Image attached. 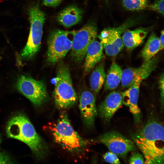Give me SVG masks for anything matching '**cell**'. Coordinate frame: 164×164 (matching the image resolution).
<instances>
[{
	"label": "cell",
	"mask_w": 164,
	"mask_h": 164,
	"mask_svg": "<svg viewBox=\"0 0 164 164\" xmlns=\"http://www.w3.org/2000/svg\"><path fill=\"white\" fill-rule=\"evenodd\" d=\"M164 127L155 120H150L132 136L142 152L145 164H164Z\"/></svg>",
	"instance_id": "obj_1"
},
{
	"label": "cell",
	"mask_w": 164,
	"mask_h": 164,
	"mask_svg": "<svg viewBox=\"0 0 164 164\" xmlns=\"http://www.w3.org/2000/svg\"><path fill=\"white\" fill-rule=\"evenodd\" d=\"M6 130L8 137L25 143L37 158H42L47 153L48 149L46 143L23 113H18L12 116L7 123Z\"/></svg>",
	"instance_id": "obj_2"
},
{
	"label": "cell",
	"mask_w": 164,
	"mask_h": 164,
	"mask_svg": "<svg viewBox=\"0 0 164 164\" xmlns=\"http://www.w3.org/2000/svg\"><path fill=\"white\" fill-rule=\"evenodd\" d=\"M51 131L55 142L69 152L80 153L86 148V142L74 129L65 111L61 113Z\"/></svg>",
	"instance_id": "obj_3"
},
{
	"label": "cell",
	"mask_w": 164,
	"mask_h": 164,
	"mask_svg": "<svg viewBox=\"0 0 164 164\" xmlns=\"http://www.w3.org/2000/svg\"><path fill=\"white\" fill-rule=\"evenodd\" d=\"M30 28L27 43L19 54L21 60L32 59L39 50L45 19L44 13L40 9L38 3L31 6L29 9Z\"/></svg>",
	"instance_id": "obj_4"
},
{
	"label": "cell",
	"mask_w": 164,
	"mask_h": 164,
	"mask_svg": "<svg viewBox=\"0 0 164 164\" xmlns=\"http://www.w3.org/2000/svg\"><path fill=\"white\" fill-rule=\"evenodd\" d=\"M56 79L53 97L56 106L60 109L72 107L77 102V97L67 66L62 65L59 67Z\"/></svg>",
	"instance_id": "obj_5"
},
{
	"label": "cell",
	"mask_w": 164,
	"mask_h": 164,
	"mask_svg": "<svg viewBox=\"0 0 164 164\" xmlns=\"http://www.w3.org/2000/svg\"><path fill=\"white\" fill-rule=\"evenodd\" d=\"M75 32L57 29L51 32L47 39L48 63L54 64L65 57L71 49Z\"/></svg>",
	"instance_id": "obj_6"
},
{
	"label": "cell",
	"mask_w": 164,
	"mask_h": 164,
	"mask_svg": "<svg viewBox=\"0 0 164 164\" xmlns=\"http://www.w3.org/2000/svg\"><path fill=\"white\" fill-rule=\"evenodd\" d=\"M18 91L35 106H39L47 101L48 97L45 84L32 77L22 75L16 83Z\"/></svg>",
	"instance_id": "obj_7"
},
{
	"label": "cell",
	"mask_w": 164,
	"mask_h": 164,
	"mask_svg": "<svg viewBox=\"0 0 164 164\" xmlns=\"http://www.w3.org/2000/svg\"><path fill=\"white\" fill-rule=\"evenodd\" d=\"M97 36V29L95 24L90 21L77 31L73 36L71 56L76 62H81L85 57L88 46Z\"/></svg>",
	"instance_id": "obj_8"
},
{
	"label": "cell",
	"mask_w": 164,
	"mask_h": 164,
	"mask_svg": "<svg viewBox=\"0 0 164 164\" xmlns=\"http://www.w3.org/2000/svg\"><path fill=\"white\" fill-rule=\"evenodd\" d=\"M97 140L106 146L110 151L122 158H125L128 152L136 149L133 141L114 131L101 135Z\"/></svg>",
	"instance_id": "obj_9"
},
{
	"label": "cell",
	"mask_w": 164,
	"mask_h": 164,
	"mask_svg": "<svg viewBox=\"0 0 164 164\" xmlns=\"http://www.w3.org/2000/svg\"><path fill=\"white\" fill-rule=\"evenodd\" d=\"M157 59L154 56L144 62L137 68H129L122 71L121 80L122 87L128 88L137 80H142L146 79L157 67Z\"/></svg>",
	"instance_id": "obj_10"
},
{
	"label": "cell",
	"mask_w": 164,
	"mask_h": 164,
	"mask_svg": "<svg viewBox=\"0 0 164 164\" xmlns=\"http://www.w3.org/2000/svg\"><path fill=\"white\" fill-rule=\"evenodd\" d=\"M79 106L84 125L89 128H93L97 114L94 95L88 91L83 92L80 97Z\"/></svg>",
	"instance_id": "obj_11"
},
{
	"label": "cell",
	"mask_w": 164,
	"mask_h": 164,
	"mask_svg": "<svg viewBox=\"0 0 164 164\" xmlns=\"http://www.w3.org/2000/svg\"><path fill=\"white\" fill-rule=\"evenodd\" d=\"M142 80H136L122 94V102L127 107L133 115L135 123L138 124L141 121V112L138 105L139 87Z\"/></svg>",
	"instance_id": "obj_12"
},
{
	"label": "cell",
	"mask_w": 164,
	"mask_h": 164,
	"mask_svg": "<svg viewBox=\"0 0 164 164\" xmlns=\"http://www.w3.org/2000/svg\"><path fill=\"white\" fill-rule=\"evenodd\" d=\"M121 94L110 92L97 109V113L104 120L108 122L123 104Z\"/></svg>",
	"instance_id": "obj_13"
},
{
	"label": "cell",
	"mask_w": 164,
	"mask_h": 164,
	"mask_svg": "<svg viewBox=\"0 0 164 164\" xmlns=\"http://www.w3.org/2000/svg\"><path fill=\"white\" fill-rule=\"evenodd\" d=\"M103 46L101 42L96 39L92 41L87 47L84 58V71L89 72L98 63L104 56Z\"/></svg>",
	"instance_id": "obj_14"
},
{
	"label": "cell",
	"mask_w": 164,
	"mask_h": 164,
	"mask_svg": "<svg viewBox=\"0 0 164 164\" xmlns=\"http://www.w3.org/2000/svg\"><path fill=\"white\" fill-rule=\"evenodd\" d=\"M82 10L77 6L71 5L65 8L57 14L56 19L58 22L66 27L74 25L81 20Z\"/></svg>",
	"instance_id": "obj_15"
},
{
	"label": "cell",
	"mask_w": 164,
	"mask_h": 164,
	"mask_svg": "<svg viewBox=\"0 0 164 164\" xmlns=\"http://www.w3.org/2000/svg\"><path fill=\"white\" fill-rule=\"evenodd\" d=\"M148 32L147 29L144 28L126 31L122 38L124 45L129 50H133L143 43Z\"/></svg>",
	"instance_id": "obj_16"
},
{
	"label": "cell",
	"mask_w": 164,
	"mask_h": 164,
	"mask_svg": "<svg viewBox=\"0 0 164 164\" xmlns=\"http://www.w3.org/2000/svg\"><path fill=\"white\" fill-rule=\"evenodd\" d=\"M122 71L115 63H112L105 77L104 84L105 90H111L118 87L121 81Z\"/></svg>",
	"instance_id": "obj_17"
},
{
	"label": "cell",
	"mask_w": 164,
	"mask_h": 164,
	"mask_svg": "<svg viewBox=\"0 0 164 164\" xmlns=\"http://www.w3.org/2000/svg\"><path fill=\"white\" fill-rule=\"evenodd\" d=\"M160 50L159 38L152 32L142 50L141 55L145 62L154 57Z\"/></svg>",
	"instance_id": "obj_18"
},
{
	"label": "cell",
	"mask_w": 164,
	"mask_h": 164,
	"mask_svg": "<svg viewBox=\"0 0 164 164\" xmlns=\"http://www.w3.org/2000/svg\"><path fill=\"white\" fill-rule=\"evenodd\" d=\"M106 75L104 65L100 64L97 66L91 76L90 86L92 91L98 93L104 82Z\"/></svg>",
	"instance_id": "obj_19"
},
{
	"label": "cell",
	"mask_w": 164,
	"mask_h": 164,
	"mask_svg": "<svg viewBox=\"0 0 164 164\" xmlns=\"http://www.w3.org/2000/svg\"><path fill=\"white\" fill-rule=\"evenodd\" d=\"M125 8L130 11H138L147 8L148 0H122Z\"/></svg>",
	"instance_id": "obj_20"
},
{
	"label": "cell",
	"mask_w": 164,
	"mask_h": 164,
	"mask_svg": "<svg viewBox=\"0 0 164 164\" xmlns=\"http://www.w3.org/2000/svg\"><path fill=\"white\" fill-rule=\"evenodd\" d=\"M108 34L107 36L115 46L121 50L124 45L120 36L123 30L121 28H108Z\"/></svg>",
	"instance_id": "obj_21"
},
{
	"label": "cell",
	"mask_w": 164,
	"mask_h": 164,
	"mask_svg": "<svg viewBox=\"0 0 164 164\" xmlns=\"http://www.w3.org/2000/svg\"><path fill=\"white\" fill-rule=\"evenodd\" d=\"M106 53L108 56H115L121 50L106 37L100 39Z\"/></svg>",
	"instance_id": "obj_22"
},
{
	"label": "cell",
	"mask_w": 164,
	"mask_h": 164,
	"mask_svg": "<svg viewBox=\"0 0 164 164\" xmlns=\"http://www.w3.org/2000/svg\"><path fill=\"white\" fill-rule=\"evenodd\" d=\"M164 0H155L152 4L148 5L147 7L149 10L156 12L163 16L164 15Z\"/></svg>",
	"instance_id": "obj_23"
},
{
	"label": "cell",
	"mask_w": 164,
	"mask_h": 164,
	"mask_svg": "<svg viewBox=\"0 0 164 164\" xmlns=\"http://www.w3.org/2000/svg\"><path fill=\"white\" fill-rule=\"evenodd\" d=\"M103 157L105 161L108 163L114 164L121 163L118 156L110 151L105 153L103 155Z\"/></svg>",
	"instance_id": "obj_24"
},
{
	"label": "cell",
	"mask_w": 164,
	"mask_h": 164,
	"mask_svg": "<svg viewBox=\"0 0 164 164\" xmlns=\"http://www.w3.org/2000/svg\"><path fill=\"white\" fill-rule=\"evenodd\" d=\"M144 162L143 155L138 152H133L128 159L130 164H144Z\"/></svg>",
	"instance_id": "obj_25"
},
{
	"label": "cell",
	"mask_w": 164,
	"mask_h": 164,
	"mask_svg": "<svg viewBox=\"0 0 164 164\" xmlns=\"http://www.w3.org/2000/svg\"><path fill=\"white\" fill-rule=\"evenodd\" d=\"M14 162L11 160L10 157L6 153L4 152H0V164H13Z\"/></svg>",
	"instance_id": "obj_26"
},
{
	"label": "cell",
	"mask_w": 164,
	"mask_h": 164,
	"mask_svg": "<svg viewBox=\"0 0 164 164\" xmlns=\"http://www.w3.org/2000/svg\"><path fill=\"white\" fill-rule=\"evenodd\" d=\"M164 74L163 73L161 75L159 82V88L160 91L161 101L162 106L164 104Z\"/></svg>",
	"instance_id": "obj_27"
},
{
	"label": "cell",
	"mask_w": 164,
	"mask_h": 164,
	"mask_svg": "<svg viewBox=\"0 0 164 164\" xmlns=\"http://www.w3.org/2000/svg\"><path fill=\"white\" fill-rule=\"evenodd\" d=\"M62 0H43V4L45 6L55 7L59 5Z\"/></svg>",
	"instance_id": "obj_28"
},
{
	"label": "cell",
	"mask_w": 164,
	"mask_h": 164,
	"mask_svg": "<svg viewBox=\"0 0 164 164\" xmlns=\"http://www.w3.org/2000/svg\"><path fill=\"white\" fill-rule=\"evenodd\" d=\"M164 32L163 30H162L161 32V35L159 39L160 45V50H162L164 48Z\"/></svg>",
	"instance_id": "obj_29"
},
{
	"label": "cell",
	"mask_w": 164,
	"mask_h": 164,
	"mask_svg": "<svg viewBox=\"0 0 164 164\" xmlns=\"http://www.w3.org/2000/svg\"><path fill=\"white\" fill-rule=\"evenodd\" d=\"M2 140L1 137V136L0 135V146L1 143V142H2Z\"/></svg>",
	"instance_id": "obj_30"
}]
</instances>
